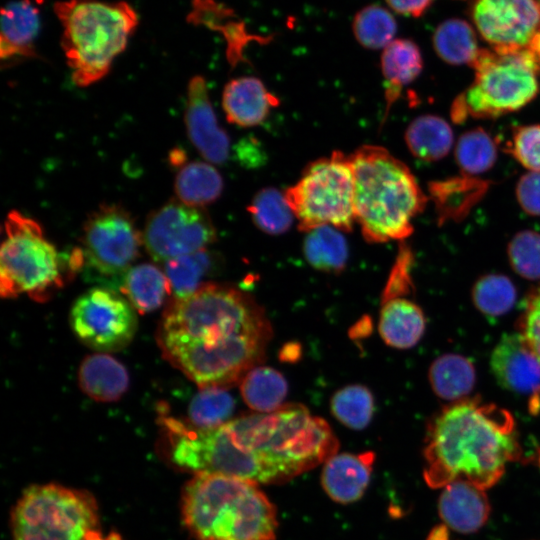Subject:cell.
<instances>
[{"label":"cell","instance_id":"d590c367","mask_svg":"<svg viewBox=\"0 0 540 540\" xmlns=\"http://www.w3.org/2000/svg\"><path fill=\"white\" fill-rule=\"evenodd\" d=\"M213 258L201 250L165 262L164 272L169 279L175 298H184L201 286V280L212 268Z\"/></svg>","mask_w":540,"mask_h":540},{"label":"cell","instance_id":"44dd1931","mask_svg":"<svg viewBox=\"0 0 540 540\" xmlns=\"http://www.w3.org/2000/svg\"><path fill=\"white\" fill-rule=\"evenodd\" d=\"M40 30V12L30 0L8 3L1 11V58L35 56L34 42Z\"/></svg>","mask_w":540,"mask_h":540},{"label":"cell","instance_id":"e575fe53","mask_svg":"<svg viewBox=\"0 0 540 540\" xmlns=\"http://www.w3.org/2000/svg\"><path fill=\"white\" fill-rule=\"evenodd\" d=\"M235 401L223 387H205L192 398L188 407V423L196 428L218 427L232 415Z\"/></svg>","mask_w":540,"mask_h":540},{"label":"cell","instance_id":"7402d4cb","mask_svg":"<svg viewBox=\"0 0 540 540\" xmlns=\"http://www.w3.org/2000/svg\"><path fill=\"white\" fill-rule=\"evenodd\" d=\"M78 380L81 390L100 402L120 399L129 387V373L125 366L107 353L97 352L83 359Z\"/></svg>","mask_w":540,"mask_h":540},{"label":"cell","instance_id":"8fae6325","mask_svg":"<svg viewBox=\"0 0 540 540\" xmlns=\"http://www.w3.org/2000/svg\"><path fill=\"white\" fill-rule=\"evenodd\" d=\"M136 310L119 293L94 287L81 294L70 311V325L76 337L97 352L125 348L137 329Z\"/></svg>","mask_w":540,"mask_h":540},{"label":"cell","instance_id":"7c38bea8","mask_svg":"<svg viewBox=\"0 0 540 540\" xmlns=\"http://www.w3.org/2000/svg\"><path fill=\"white\" fill-rule=\"evenodd\" d=\"M83 263L104 276L125 274L139 255L143 238L120 206L102 205L83 227Z\"/></svg>","mask_w":540,"mask_h":540},{"label":"cell","instance_id":"52a82bcc","mask_svg":"<svg viewBox=\"0 0 540 540\" xmlns=\"http://www.w3.org/2000/svg\"><path fill=\"white\" fill-rule=\"evenodd\" d=\"M471 66L475 71L472 84L451 105L450 115L455 123L514 112L538 94L540 68L528 49H480Z\"/></svg>","mask_w":540,"mask_h":540},{"label":"cell","instance_id":"5bb4252c","mask_svg":"<svg viewBox=\"0 0 540 540\" xmlns=\"http://www.w3.org/2000/svg\"><path fill=\"white\" fill-rule=\"evenodd\" d=\"M473 19L494 50L527 49L540 31V0H476Z\"/></svg>","mask_w":540,"mask_h":540},{"label":"cell","instance_id":"4dcf8cb0","mask_svg":"<svg viewBox=\"0 0 540 540\" xmlns=\"http://www.w3.org/2000/svg\"><path fill=\"white\" fill-rule=\"evenodd\" d=\"M433 45L439 57L453 65H471L480 51L472 27L460 19L441 23L434 32Z\"/></svg>","mask_w":540,"mask_h":540},{"label":"cell","instance_id":"f546056e","mask_svg":"<svg viewBox=\"0 0 540 540\" xmlns=\"http://www.w3.org/2000/svg\"><path fill=\"white\" fill-rule=\"evenodd\" d=\"M487 186L486 182L465 175L430 183L429 191L436 202L439 220L464 216L485 193Z\"/></svg>","mask_w":540,"mask_h":540},{"label":"cell","instance_id":"4fadbf2b","mask_svg":"<svg viewBox=\"0 0 540 540\" xmlns=\"http://www.w3.org/2000/svg\"><path fill=\"white\" fill-rule=\"evenodd\" d=\"M143 243L158 262L205 250L216 239L215 227L201 207L173 200L148 217Z\"/></svg>","mask_w":540,"mask_h":540},{"label":"cell","instance_id":"5b68a950","mask_svg":"<svg viewBox=\"0 0 540 540\" xmlns=\"http://www.w3.org/2000/svg\"><path fill=\"white\" fill-rule=\"evenodd\" d=\"M241 444L265 467L272 483L287 481L336 454L329 424L301 404L230 420Z\"/></svg>","mask_w":540,"mask_h":540},{"label":"cell","instance_id":"484cf974","mask_svg":"<svg viewBox=\"0 0 540 540\" xmlns=\"http://www.w3.org/2000/svg\"><path fill=\"white\" fill-rule=\"evenodd\" d=\"M405 141L415 157L425 161H437L450 151L453 131L443 118L421 115L407 127Z\"/></svg>","mask_w":540,"mask_h":540},{"label":"cell","instance_id":"83f0119b","mask_svg":"<svg viewBox=\"0 0 540 540\" xmlns=\"http://www.w3.org/2000/svg\"><path fill=\"white\" fill-rule=\"evenodd\" d=\"M240 390L245 403L259 413H271L282 407L288 385L274 368L255 366L241 380Z\"/></svg>","mask_w":540,"mask_h":540},{"label":"cell","instance_id":"ffe728a7","mask_svg":"<svg viewBox=\"0 0 540 540\" xmlns=\"http://www.w3.org/2000/svg\"><path fill=\"white\" fill-rule=\"evenodd\" d=\"M426 319L420 306L402 296L383 300L378 330L390 347L408 349L415 346L424 335Z\"/></svg>","mask_w":540,"mask_h":540},{"label":"cell","instance_id":"d4e9b609","mask_svg":"<svg viewBox=\"0 0 540 540\" xmlns=\"http://www.w3.org/2000/svg\"><path fill=\"white\" fill-rule=\"evenodd\" d=\"M428 377L433 392L439 398L456 402L464 399L473 389L476 371L468 358L449 353L433 361Z\"/></svg>","mask_w":540,"mask_h":540},{"label":"cell","instance_id":"f1b7e54d","mask_svg":"<svg viewBox=\"0 0 540 540\" xmlns=\"http://www.w3.org/2000/svg\"><path fill=\"white\" fill-rule=\"evenodd\" d=\"M304 256L315 269L341 272L348 261V245L339 229L323 225L307 232L304 239Z\"/></svg>","mask_w":540,"mask_h":540},{"label":"cell","instance_id":"d6a6232c","mask_svg":"<svg viewBox=\"0 0 540 540\" xmlns=\"http://www.w3.org/2000/svg\"><path fill=\"white\" fill-rule=\"evenodd\" d=\"M333 416L344 426L353 430L366 428L374 414V398L371 391L360 384H353L336 391L330 401Z\"/></svg>","mask_w":540,"mask_h":540},{"label":"cell","instance_id":"9a60e30c","mask_svg":"<svg viewBox=\"0 0 540 540\" xmlns=\"http://www.w3.org/2000/svg\"><path fill=\"white\" fill-rule=\"evenodd\" d=\"M490 367L506 390L528 397L530 407L540 406V360L519 333L504 335L496 344Z\"/></svg>","mask_w":540,"mask_h":540},{"label":"cell","instance_id":"cb8c5ba5","mask_svg":"<svg viewBox=\"0 0 540 540\" xmlns=\"http://www.w3.org/2000/svg\"><path fill=\"white\" fill-rule=\"evenodd\" d=\"M122 291L139 313L158 309L172 292L165 272L150 263L132 266L124 274Z\"/></svg>","mask_w":540,"mask_h":540},{"label":"cell","instance_id":"30bf717a","mask_svg":"<svg viewBox=\"0 0 540 540\" xmlns=\"http://www.w3.org/2000/svg\"><path fill=\"white\" fill-rule=\"evenodd\" d=\"M0 250V292L40 298L61 283V260L41 225L19 211L7 214Z\"/></svg>","mask_w":540,"mask_h":540},{"label":"cell","instance_id":"6da1fadb","mask_svg":"<svg viewBox=\"0 0 540 540\" xmlns=\"http://www.w3.org/2000/svg\"><path fill=\"white\" fill-rule=\"evenodd\" d=\"M271 332L263 309L249 295L206 284L169 304L157 342L163 356L200 388H224L263 359Z\"/></svg>","mask_w":540,"mask_h":540},{"label":"cell","instance_id":"f6af8a7d","mask_svg":"<svg viewBox=\"0 0 540 540\" xmlns=\"http://www.w3.org/2000/svg\"><path fill=\"white\" fill-rule=\"evenodd\" d=\"M534 56L539 68H540V31L535 36L530 46L527 48Z\"/></svg>","mask_w":540,"mask_h":540},{"label":"cell","instance_id":"7dc6e473","mask_svg":"<svg viewBox=\"0 0 540 540\" xmlns=\"http://www.w3.org/2000/svg\"><path fill=\"white\" fill-rule=\"evenodd\" d=\"M172 164H181L184 162V153L180 150H175L170 156Z\"/></svg>","mask_w":540,"mask_h":540},{"label":"cell","instance_id":"ac0fdd59","mask_svg":"<svg viewBox=\"0 0 540 540\" xmlns=\"http://www.w3.org/2000/svg\"><path fill=\"white\" fill-rule=\"evenodd\" d=\"M442 489L438 510L448 527L458 533L470 534L486 523L490 504L485 490L466 481H455Z\"/></svg>","mask_w":540,"mask_h":540},{"label":"cell","instance_id":"4316f807","mask_svg":"<svg viewBox=\"0 0 540 540\" xmlns=\"http://www.w3.org/2000/svg\"><path fill=\"white\" fill-rule=\"evenodd\" d=\"M222 191V176L208 163L184 164L176 175L175 193L178 200L187 205L203 208L216 201Z\"/></svg>","mask_w":540,"mask_h":540},{"label":"cell","instance_id":"bcb514c9","mask_svg":"<svg viewBox=\"0 0 540 540\" xmlns=\"http://www.w3.org/2000/svg\"><path fill=\"white\" fill-rule=\"evenodd\" d=\"M87 540H120V537L117 534H110L106 538H104L99 530H95L90 533Z\"/></svg>","mask_w":540,"mask_h":540},{"label":"cell","instance_id":"8992f818","mask_svg":"<svg viewBox=\"0 0 540 540\" xmlns=\"http://www.w3.org/2000/svg\"><path fill=\"white\" fill-rule=\"evenodd\" d=\"M54 10L63 28L61 46L72 79L80 87L109 72L138 24L135 10L123 1L64 0L55 3Z\"/></svg>","mask_w":540,"mask_h":540},{"label":"cell","instance_id":"7a4b0ae2","mask_svg":"<svg viewBox=\"0 0 540 540\" xmlns=\"http://www.w3.org/2000/svg\"><path fill=\"white\" fill-rule=\"evenodd\" d=\"M513 415L478 398L444 407L430 421L424 447V480L434 489L466 481L483 490L521 458Z\"/></svg>","mask_w":540,"mask_h":540},{"label":"cell","instance_id":"8d00e7d4","mask_svg":"<svg viewBox=\"0 0 540 540\" xmlns=\"http://www.w3.org/2000/svg\"><path fill=\"white\" fill-rule=\"evenodd\" d=\"M516 295L513 282L501 274L484 275L472 288L474 306L489 317H499L510 311L516 301Z\"/></svg>","mask_w":540,"mask_h":540},{"label":"cell","instance_id":"f35d334b","mask_svg":"<svg viewBox=\"0 0 540 540\" xmlns=\"http://www.w3.org/2000/svg\"><path fill=\"white\" fill-rule=\"evenodd\" d=\"M508 258L512 269L529 280L540 279V234L532 230L518 232L509 242Z\"/></svg>","mask_w":540,"mask_h":540},{"label":"cell","instance_id":"d6986e66","mask_svg":"<svg viewBox=\"0 0 540 540\" xmlns=\"http://www.w3.org/2000/svg\"><path fill=\"white\" fill-rule=\"evenodd\" d=\"M279 99L270 93L256 77L245 76L230 80L222 93V107L227 120L239 127L260 125Z\"/></svg>","mask_w":540,"mask_h":540},{"label":"cell","instance_id":"60d3db41","mask_svg":"<svg viewBox=\"0 0 540 540\" xmlns=\"http://www.w3.org/2000/svg\"><path fill=\"white\" fill-rule=\"evenodd\" d=\"M517 329V333L540 360V284L528 294Z\"/></svg>","mask_w":540,"mask_h":540},{"label":"cell","instance_id":"e0dca14e","mask_svg":"<svg viewBox=\"0 0 540 540\" xmlns=\"http://www.w3.org/2000/svg\"><path fill=\"white\" fill-rule=\"evenodd\" d=\"M375 454H334L325 461L321 473V484L335 502L349 504L359 500L371 479Z\"/></svg>","mask_w":540,"mask_h":540},{"label":"cell","instance_id":"ee69618b","mask_svg":"<svg viewBox=\"0 0 540 540\" xmlns=\"http://www.w3.org/2000/svg\"><path fill=\"white\" fill-rule=\"evenodd\" d=\"M427 540H449V534L445 526L435 527L429 534Z\"/></svg>","mask_w":540,"mask_h":540},{"label":"cell","instance_id":"b9f144b4","mask_svg":"<svg viewBox=\"0 0 540 540\" xmlns=\"http://www.w3.org/2000/svg\"><path fill=\"white\" fill-rule=\"evenodd\" d=\"M516 197L527 214L540 216V172H530L519 179Z\"/></svg>","mask_w":540,"mask_h":540},{"label":"cell","instance_id":"74e56055","mask_svg":"<svg viewBox=\"0 0 540 540\" xmlns=\"http://www.w3.org/2000/svg\"><path fill=\"white\" fill-rule=\"evenodd\" d=\"M397 25L393 15L380 5L361 9L353 21V32L358 42L369 49L385 48L393 40Z\"/></svg>","mask_w":540,"mask_h":540},{"label":"cell","instance_id":"277c9868","mask_svg":"<svg viewBox=\"0 0 540 540\" xmlns=\"http://www.w3.org/2000/svg\"><path fill=\"white\" fill-rule=\"evenodd\" d=\"M354 176V210L369 243L403 241L427 196L410 169L387 149L365 145L349 155Z\"/></svg>","mask_w":540,"mask_h":540},{"label":"cell","instance_id":"ba28073f","mask_svg":"<svg viewBox=\"0 0 540 540\" xmlns=\"http://www.w3.org/2000/svg\"><path fill=\"white\" fill-rule=\"evenodd\" d=\"M10 526L13 540H87L98 530V505L84 490L32 485L12 509Z\"/></svg>","mask_w":540,"mask_h":540},{"label":"cell","instance_id":"1f68e13d","mask_svg":"<svg viewBox=\"0 0 540 540\" xmlns=\"http://www.w3.org/2000/svg\"><path fill=\"white\" fill-rule=\"evenodd\" d=\"M455 159L465 176H476L488 171L497 159L495 140L482 128L462 134L456 144Z\"/></svg>","mask_w":540,"mask_h":540},{"label":"cell","instance_id":"ab89813d","mask_svg":"<svg viewBox=\"0 0 540 540\" xmlns=\"http://www.w3.org/2000/svg\"><path fill=\"white\" fill-rule=\"evenodd\" d=\"M506 150L526 169L540 172V125L516 127Z\"/></svg>","mask_w":540,"mask_h":540},{"label":"cell","instance_id":"836d02e7","mask_svg":"<svg viewBox=\"0 0 540 540\" xmlns=\"http://www.w3.org/2000/svg\"><path fill=\"white\" fill-rule=\"evenodd\" d=\"M248 212L255 225L270 235L286 232L295 217L284 193L271 187L257 192L248 206Z\"/></svg>","mask_w":540,"mask_h":540},{"label":"cell","instance_id":"9c48e42d","mask_svg":"<svg viewBox=\"0 0 540 540\" xmlns=\"http://www.w3.org/2000/svg\"><path fill=\"white\" fill-rule=\"evenodd\" d=\"M284 196L303 232L323 225L349 232L356 222L352 166L340 151L308 164Z\"/></svg>","mask_w":540,"mask_h":540},{"label":"cell","instance_id":"2e32d148","mask_svg":"<svg viewBox=\"0 0 540 540\" xmlns=\"http://www.w3.org/2000/svg\"><path fill=\"white\" fill-rule=\"evenodd\" d=\"M185 125L191 143L206 161L222 164L228 159L230 139L218 124L201 76L193 77L188 84Z\"/></svg>","mask_w":540,"mask_h":540},{"label":"cell","instance_id":"3957f363","mask_svg":"<svg viewBox=\"0 0 540 540\" xmlns=\"http://www.w3.org/2000/svg\"><path fill=\"white\" fill-rule=\"evenodd\" d=\"M181 515L195 540H274L278 527L258 483L222 474H195L183 488Z\"/></svg>","mask_w":540,"mask_h":540},{"label":"cell","instance_id":"7bdbcfd3","mask_svg":"<svg viewBox=\"0 0 540 540\" xmlns=\"http://www.w3.org/2000/svg\"><path fill=\"white\" fill-rule=\"evenodd\" d=\"M395 12L412 17H419L433 0H385Z\"/></svg>","mask_w":540,"mask_h":540},{"label":"cell","instance_id":"603a6c76","mask_svg":"<svg viewBox=\"0 0 540 540\" xmlns=\"http://www.w3.org/2000/svg\"><path fill=\"white\" fill-rule=\"evenodd\" d=\"M422 68V56L413 41L396 39L384 48L381 55V70L386 100L385 118L399 99L403 88L417 78Z\"/></svg>","mask_w":540,"mask_h":540}]
</instances>
